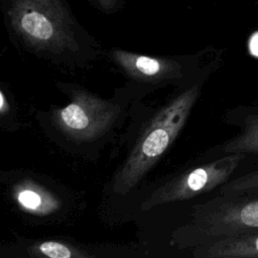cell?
<instances>
[{
  "mask_svg": "<svg viewBox=\"0 0 258 258\" xmlns=\"http://www.w3.org/2000/svg\"><path fill=\"white\" fill-rule=\"evenodd\" d=\"M13 198L25 212L35 216H48L61 206L60 200L37 182L25 179L13 186Z\"/></svg>",
  "mask_w": 258,
  "mask_h": 258,
  "instance_id": "obj_9",
  "label": "cell"
},
{
  "mask_svg": "<svg viewBox=\"0 0 258 258\" xmlns=\"http://www.w3.org/2000/svg\"><path fill=\"white\" fill-rule=\"evenodd\" d=\"M105 53L128 79L152 88L184 82L188 75L215 72L223 59V50L214 46L195 54L174 56L147 55L117 47Z\"/></svg>",
  "mask_w": 258,
  "mask_h": 258,
  "instance_id": "obj_3",
  "label": "cell"
},
{
  "mask_svg": "<svg viewBox=\"0 0 258 258\" xmlns=\"http://www.w3.org/2000/svg\"><path fill=\"white\" fill-rule=\"evenodd\" d=\"M253 192H258V169L228 180L219 189L220 195L226 196Z\"/></svg>",
  "mask_w": 258,
  "mask_h": 258,
  "instance_id": "obj_11",
  "label": "cell"
},
{
  "mask_svg": "<svg viewBox=\"0 0 258 258\" xmlns=\"http://www.w3.org/2000/svg\"><path fill=\"white\" fill-rule=\"evenodd\" d=\"M71 102L55 109L51 120L58 132L75 142H92L105 135L121 117V106L84 89H70Z\"/></svg>",
  "mask_w": 258,
  "mask_h": 258,
  "instance_id": "obj_5",
  "label": "cell"
},
{
  "mask_svg": "<svg viewBox=\"0 0 258 258\" xmlns=\"http://www.w3.org/2000/svg\"><path fill=\"white\" fill-rule=\"evenodd\" d=\"M225 122L238 129V133L225 141L223 153H243L258 156V102L237 105L225 114Z\"/></svg>",
  "mask_w": 258,
  "mask_h": 258,
  "instance_id": "obj_7",
  "label": "cell"
},
{
  "mask_svg": "<svg viewBox=\"0 0 258 258\" xmlns=\"http://www.w3.org/2000/svg\"><path fill=\"white\" fill-rule=\"evenodd\" d=\"M199 245L217 238L258 231V192L220 195L194 207L191 223L184 228Z\"/></svg>",
  "mask_w": 258,
  "mask_h": 258,
  "instance_id": "obj_4",
  "label": "cell"
},
{
  "mask_svg": "<svg viewBox=\"0 0 258 258\" xmlns=\"http://www.w3.org/2000/svg\"><path fill=\"white\" fill-rule=\"evenodd\" d=\"M90 5L104 14L119 12L125 5L126 0H86Z\"/></svg>",
  "mask_w": 258,
  "mask_h": 258,
  "instance_id": "obj_12",
  "label": "cell"
},
{
  "mask_svg": "<svg viewBox=\"0 0 258 258\" xmlns=\"http://www.w3.org/2000/svg\"><path fill=\"white\" fill-rule=\"evenodd\" d=\"M246 154L228 153L211 162L183 171L155 188L140 209L150 210L158 205L180 202L203 195L223 185L245 159Z\"/></svg>",
  "mask_w": 258,
  "mask_h": 258,
  "instance_id": "obj_6",
  "label": "cell"
},
{
  "mask_svg": "<svg viewBox=\"0 0 258 258\" xmlns=\"http://www.w3.org/2000/svg\"><path fill=\"white\" fill-rule=\"evenodd\" d=\"M206 75L191 83L160 108L141 132L134 147L112 180V191L126 195L132 190L157 163L175 140L195 107Z\"/></svg>",
  "mask_w": 258,
  "mask_h": 258,
  "instance_id": "obj_2",
  "label": "cell"
},
{
  "mask_svg": "<svg viewBox=\"0 0 258 258\" xmlns=\"http://www.w3.org/2000/svg\"><path fill=\"white\" fill-rule=\"evenodd\" d=\"M0 8L12 42L39 57L81 63L101 52L68 0H0Z\"/></svg>",
  "mask_w": 258,
  "mask_h": 258,
  "instance_id": "obj_1",
  "label": "cell"
},
{
  "mask_svg": "<svg viewBox=\"0 0 258 258\" xmlns=\"http://www.w3.org/2000/svg\"><path fill=\"white\" fill-rule=\"evenodd\" d=\"M199 258H258V231L217 238L200 244L194 251Z\"/></svg>",
  "mask_w": 258,
  "mask_h": 258,
  "instance_id": "obj_8",
  "label": "cell"
},
{
  "mask_svg": "<svg viewBox=\"0 0 258 258\" xmlns=\"http://www.w3.org/2000/svg\"><path fill=\"white\" fill-rule=\"evenodd\" d=\"M27 254L31 257L47 258H86L95 257L87 250L69 244L67 242L47 240L32 244L27 248Z\"/></svg>",
  "mask_w": 258,
  "mask_h": 258,
  "instance_id": "obj_10",
  "label": "cell"
}]
</instances>
